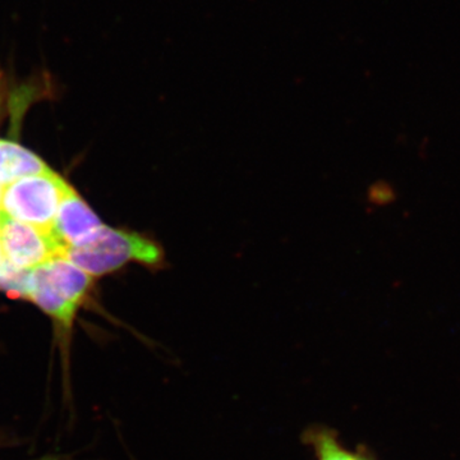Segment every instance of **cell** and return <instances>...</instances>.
<instances>
[{
    "label": "cell",
    "instance_id": "1",
    "mask_svg": "<svg viewBox=\"0 0 460 460\" xmlns=\"http://www.w3.org/2000/svg\"><path fill=\"white\" fill-rule=\"evenodd\" d=\"M93 287V277L62 256L27 272L25 298L56 323L63 352H68L78 308Z\"/></svg>",
    "mask_w": 460,
    "mask_h": 460
},
{
    "label": "cell",
    "instance_id": "2",
    "mask_svg": "<svg viewBox=\"0 0 460 460\" xmlns=\"http://www.w3.org/2000/svg\"><path fill=\"white\" fill-rule=\"evenodd\" d=\"M62 257L91 277L111 274L132 262L153 271L166 266L164 248L156 239L132 230L111 228L105 224L81 243L66 248Z\"/></svg>",
    "mask_w": 460,
    "mask_h": 460
},
{
    "label": "cell",
    "instance_id": "3",
    "mask_svg": "<svg viewBox=\"0 0 460 460\" xmlns=\"http://www.w3.org/2000/svg\"><path fill=\"white\" fill-rule=\"evenodd\" d=\"M69 189L71 186L53 171L20 178L2 187L0 210L50 233L58 208Z\"/></svg>",
    "mask_w": 460,
    "mask_h": 460
},
{
    "label": "cell",
    "instance_id": "4",
    "mask_svg": "<svg viewBox=\"0 0 460 460\" xmlns=\"http://www.w3.org/2000/svg\"><path fill=\"white\" fill-rule=\"evenodd\" d=\"M0 246L5 263L21 271L32 270L62 253L50 233L13 219L2 210Z\"/></svg>",
    "mask_w": 460,
    "mask_h": 460
},
{
    "label": "cell",
    "instance_id": "5",
    "mask_svg": "<svg viewBox=\"0 0 460 460\" xmlns=\"http://www.w3.org/2000/svg\"><path fill=\"white\" fill-rule=\"evenodd\" d=\"M102 226V222L95 211L71 187L58 208L50 234L63 253L66 248L74 247L89 238Z\"/></svg>",
    "mask_w": 460,
    "mask_h": 460
},
{
    "label": "cell",
    "instance_id": "6",
    "mask_svg": "<svg viewBox=\"0 0 460 460\" xmlns=\"http://www.w3.org/2000/svg\"><path fill=\"white\" fill-rule=\"evenodd\" d=\"M51 169L32 151L16 142L0 138V184L12 183L20 178L41 174Z\"/></svg>",
    "mask_w": 460,
    "mask_h": 460
},
{
    "label": "cell",
    "instance_id": "7",
    "mask_svg": "<svg viewBox=\"0 0 460 460\" xmlns=\"http://www.w3.org/2000/svg\"><path fill=\"white\" fill-rule=\"evenodd\" d=\"M304 440L313 450L316 460H371L361 453L347 449L339 441L337 432L323 426L308 429Z\"/></svg>",
    "mask_w": 460,
    "mask_h": 460
},
{
    "label": "cell",
    "instance_id": "8",
    "mask_svg": "<svg viewBox=\"0 0 460 460\" xmlns=\"http://www.w3.org/2000/svg\"><path fill=\"white\" fill-rule=\"evenodd\" d=\"M4 257H3L2 246H0V266L4 265Z\"/></svg>",
    "mask_w": 460,
    "mask_h": 460
},
{
    "label": "cell",
    "instance_id": "9",
    "mask_svg": "<svg viewBox=\"0 0 460 460\" xmlns=\"http://www.w3.org/2000/svg\"><path fill=\"white\" fill-rule=\"evenodd\" d=\"M2 184H0V196H2Z\"/></svg>",
    "mask_w": 460,
    "mask_h": 460
}]
</instances>
